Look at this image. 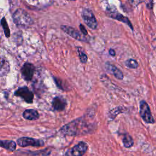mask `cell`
<instances>
[{"mask_svg":"<svg viewBox=\"0 0 156 156\" xmlns=\"http://www.w3.org/2000/svg\"><path fill=\"white\" fill-rule=\"evenodd\" d=\"M61 29L66 33L68 35L71 37L72 38L81 41L87 42L88 41V38L79 32L77 29L75 28L67 26V25H62L61 26Z\"/></svg>","mask_w":156,"mask_h":156,"instance_id":"cell-7","label":"cell"},{"mask_svg":"<svg viewBox=\"0 0 156 156\" xmlns=\"http://www.w3.org/2000/svg\"><path fill=\"white\" fill-rule=\"evenodd\" d=\"M140 114L145 122L148 124H154L155 122L150 107L147 103L144 100L141 101L140 102Z\"/></svg>","mask_w":156,"mask_h":156,"instance_id":"cell-3","label":"cell"},{"mask_svg":"<svg viewBox=\"0 0 156 156\" xmlns=\"http://www.w3.org/2000/svg\"><path fill=\"white\" fill-rule=\"evenodd\" d=\"M66 106V102L63 98L56 96L52 101V108L58 112H61L65 110Z\"/></svg>","mask_w":156,"mask_h":156,"instance_id":"cell-12","label":"cell"},{"mask_svg":"<svg viewBox=\"0 0 156 156\" xmlns=\"http://www.w3.org/2000/svg\"><path fill=\"white\" fill-rule=\"evenodd\" d=\"M0 147L10 151H14L16 147V144L12 140H1Z\"/></svg>","mask_w":156,"mask_h":156,"instance_id":"cell-15","label":"cell"},{"mask_svg":"<svg viewBox=\"0 0 156 156\" xmlns=\"http://www.w3.org/2000/svg\"><path fill=\"white\" fill-rule=\"evenodd\" d=\"M107 15L109 17L116 20L119 21H121L123 23H125L126 24H127L132 30H133V26L131 23V22L130 21V20H129V18L125 16H124L123 15H122L121 13H120L119 12H118V11H116V10H113V9H107Z\"/></svg>","mask_w":156,"mask_h":156,"instance_id":"cell-9","label":"cell"},{"mask_svg":"<svg viewBox=\"0 0 156 156\" xmlns=\"http://www.w3.org/2000/svg\"><path fill=\"white\" fill-rule=\"evenodd\" d=\"M105 68L108 73L112 74L116 79L119 80H122L124 78L122 72L116 66L112 64L110 62H107L105 64Z\"/></svg>","mask_w":156,"mask_h":156,"instance_id":"cell-11","label":"cell"},{"mask_svg":"<svg viewBox=\"0 0 156 156\" xmlns=\"http://www.w3.org/2000/svg\"><path fill=\"white\" fill-rule=\"evenodd\" d=\"M79 29H80V30L81 32V34H83L84 36H87L88 35V32L86 29V28L85 27V26L82 24H79Z\"/></svg>","mask_w":156,"mask_h":156,"instance_id":"cell-21","label":"cell"},{"mask_svg":"<svg viewBox=\"0 0 156 156\" xmlns=\"http://www.w3.org/2000/svg\"><path fill=\"white\" fill-rule=\"evenodd\" d=\"M146 7L147 9H152V7H153V1H149V3H147L146 4Z\"/></svg>","mask_w":156,"mask_h":156,"instance_id":"cell-23","label":"cell"},{"mask_svg":"<svg viewBox=\"0 0 156 156\" xmlns=\"http://www.w3.org/2000/svg\"><path fill=\"white\" fill-rule=\"evenodd\" d=\"M81 16L84 23L91 29H96L98 27V22L93 12L87 8L82 10Z\"/></svg>","mask_w":156,"mask_h":156,"instance_id":"cell-5","label":"cell"},{"mask_svg":"<svg viewBox=\"0 0 156 156\" xmlns=\"http://www.w3.org/2000/svg\"><path fill=\"white\" fill-rule=\"evenodd\" d=\"M1 24L4 29V31L5 34V36L7 37H9L10 36V30H9V27H8V25H7V23L6 22L5 18H3L1 20Z\"/></svg>","mask_w":156,"mask_h":156,"instance_id":"cell-20","label":"cell"},{"mask_svg":"<svg viewBox=\"0 0 156 156\" xmlns=\"http://www.w3.org/2000/svg\"><path fill=\"white\" fill-rule=\"evenodd\" d=\"M17 144L20 147H27V146H35L41 147L44 145V142L39 139L33 138L30 137L23 136L19 138L17 140Z\"/></svg>","mask_w":156,"mask_h":156,"instance_id":"cell-6","label":"cell"},{"mask_svg":"<svg viewBox=\"0 0 156 156\" xmlns=\"http://www.w3.org/2000/svg\"><path fill=\"white\" fill-rule=\"evenodd\" d=\"M13 19L16 25L22 28H27L34 23L29 14L22 9H19L15 12Z\"/></svg>","mask_w":156,"mask_h":156,"instance_id":"cell-2","label":"cell"},{"mask_svg":"<svg viewBox=\"0 0 156 156\" xmlns=\"http://www.w3.org/2000/svg\"><path fill=\"white\" fill-rule=\"evenodd\" d=\"M35 72V66L30 63H25L21 69V76L23 78L26 80L29 81L33 78Z\"/></svg>","mask_w":156,"mask_h":156,"instance_id":"cell-10","label":"cell"},{"mask_svg":"<svg viewBox=\"0 0 156 156\" xmlns=\"http://www.w3.org/2000/svg\"><path fill=\"white\" fill-rule=\"evenodd\" d=\"M9 68L8 62L5 59L0 57V76L7 74L9 71Z\"/></svg>","mask_w":156,"mask_h":156,"instance_id":"cell-16","label":"cell"},{"mask_svg":"<svg viewBox=\"0 0 156 156\" xmlns=\"http://www.w3.org/2000/svg\"><path fill=\"white\" fill-rule=\"evenodd\" d=\"M23 116L26 119L30 120V121H34L39 118L40 115L36 110L27 109V110H25L23 113Z\"/></svg>","mask_w":156,"mask_h":156,"instance_id":"cell-14","label":"cell"},{"mask_svg":"<svg viewBox=\"0 0 156 156\" xmlns=\"http://www.w3.org/2000/svg\"><path fill=\"white\" fill-rule=\"evenodd\" d=\"M14 94L21 98L27 103L31 104L33 102L34 93L27 87H20L15 91Z\"/></svg>","mask_w":156,"mask_h":156,"instance_id":"cell-8","label":"cell"},{"mask_svg":"<svg viewBox=\"0 0 156 156\" xmlns=\"http://www.w3.org/2000/svg\"><path fill=\"white\" fill-rule=\"evenodd\" d=\"M108 52H109V54L112 56H115L116 55V52H115V51L113 49H112L110 48L108 51Z\"/></svg>","mask_w":156,"mask_h":156,"instance_id":"cell-22","label":"cell"},{"mask_svg":"<svg viewBox=\"0 0 156 156\" xmlns=\"http://www.w3.org/2000/svg\"><path fill=\"white\" fill-rule=\"evenodd\" d=\"M77 50L80 62L82 63H86L88 60V57L86 55L85 52H84L83 49L82 47L78 46L77 47Z\"/></svg>","mask_w":156,"mask_h":156,"instance_id":"cell-18","label":"cell"},{"mask_svg":"<svg viewBox=\"0 0 156 156\" xmlns=\"http://www.w3.org/2000/svg\"><path fill=\"white\" fill-rule=\"evenodd\" d=\"M51 153V149L46 148L37 151H26L22 152L18 156H48Z\"/></svg>","mask_w":156,"mask_h":156,"instance_id":"cell-13","label":"cell"},{"mask_svg":"<svg viewBox=\"0 0 156 156\" xmlns=\"http://www.w3.org/2000/svg\"><path fill=\"white\" fill-rule=\"evenodd\" d=\"M122 141L123 145L126 148H130L133 145V140L129 133H125L123 135Z\"/></svg>","mask_w":156,"mask_h":156,"instance_id":"cell-17","label":"cell"},{"mask_svg":"<svg viewBox=\"0 0 156 156\" xmlns=\"http://www.w3.org/2000/svg\"><path fill=\"white\" fill-rule=\"evenodd\" d=\"M94 127L92 123L82 116L62 126L60 132L66 136H78L91 133Z\"/></svg>","mask_w":156,"mask_h":156,"instance_id":"cell-1","label":"cell"},{"mask_svg":"<svg viewBox=\"0 0 156 156\" xmlns=\"http://www.w3.org/2000/svg\"><path fill=\"white\" fill-rule=\"evenodd\" d=\"M124 65L127 68L132 69H136L138 67V63L136 60L132 58H129L126 60L124 62Z\"/></svg>","mask_w":156,"mask_h":156,"instance_id":"cell-19","label":"cell"},{"mask_svg":"<svg viewBox=\"0 0 156 156\" xmlns=\"http://www.w3.org/2000/svg\"><path fill=\"white\" fill-rule=\"evenodd\" d=\"M88 146L84 141H79L73 147L68 149L65 152V156H83L87 151Z\"/></svg>","mask_w":156,"mask_h":156,"instance_id":"cell-4","label":"cell"}]
</instances>
